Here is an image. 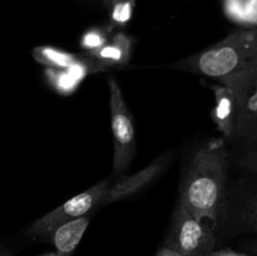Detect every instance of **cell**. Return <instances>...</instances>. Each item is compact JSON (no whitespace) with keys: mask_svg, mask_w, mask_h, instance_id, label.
<instances>
[{"mask_svg":"<svg viewBox=\"0 0 257 256\" xmlns=\"http://www.w3.org/2000/svg\"><path fill=\"white\" fill-rule=\"evenodd\" d=\"M228 163L230 152L225 141H212L196 152L181 185L178 202L213 231L227 187Z\"/></svg>","mask_w":257,"mask_h":256,"instance_id":"cell-1","label":"cell"},{"mask_svg":"<svg viewBox=\"0 0 257 256\" xmlns=\"http://www.w3.org/2000/svg\"><path fill=\"white\" fill-rule=\"evenodd\" d=\"M257 64V29L238 28L216 44L171 64L231 87Z\"/></svg>","mask_w":257,"mask_h":256,"instance_id":"cell-2","label":"cell"},{"mask_svg":"<svg viewBox=\"0 0 257 256\" xmlns=\"http://www.w3.org/2000/svg\"><path fill=\"white\" fill-rule=\"evenodd\" d=\"M216 230L222 235H257V180L240 178L226 187Z\"/></svg>","mask_w":257,"mask_h":256,"instance_id":"cell-3","label":"cell"},{"mask_svg":"<svg viewBox=\"0 0 257 256\" xmlns=\"http://www.w3.org/2000/svg\"><path fill=\"white\" fill-rule=\"evenodd\" d=\"M217 236L206 223L198 221L180 202L175 208L165 246L183 256H210L216 250Z\"/></svg>","mask_w":257,"mask_h":256,"instance_id":"cell-4","label":"cell"},{"mask_svg":"<svg viewBox=\"0 0 257 256\" xmlns=\"http://www.w3.org/2000/svg\"><path fill=\"white\" fill-rule=\"evenodd\" d=\"M110 124H112L114 155H113V175L119 176L128 168L136 152V135L133 115L123 98L122 90L115 79L109 82Z\"/></svg>","mask_w":257,"mask_h":256,"instance_id":"cell-5","label":"cell"},{"mask_svg":"<svg viewBox=\"0 0 257 256\" xmlns=\"http://www.w3.org/2000/svg\"><path fill=\"white\" fill-rule=\"evenodd\" d=\"M112 183L110 178H105L102 182L97 183L89 190L79 193L63 203L59 207L54 208L43 217L38 218L35 222L28 227L27 235L34 240H42L43 236L62 223L75 220L82 216H87L94 208H99V203L103 196L107 192L108 187Z\"/></svg>","mask_w":257,"mask_h":256,"instance_id":"cell-6","label":"cell"},{"mask_svg":"<svg viewBox=\"0 0 257 256\" xmlns=\"http://www.w3.org/2000/svg\"><path fill=\"white\" fill-rule=\"evenodd\" d=\"M236 98L233 142H243L257 135V64L235 84L228 87Z\"/></svg>","mask_w":257,"mask_h":256,"instance_id":"cell-7","label":"cell"},{"mask_svg":"<svg viewBox=\"0 0 257 256\" xmlns=\"http://www.w3.org/2000/svg\"><path fill=\"white\" fill-rule=\"evenodd\" d=\"M168 162H170V153H166L153 161L151 165H148L140 172L128 176V177H122L115 181L114 183H110L107 192L104 193L102 201H100L99 207L137 193L138 191L150 185L158 175H161L162 171L167 167Z\"/></svg>","mask_w":257,"mask_h":256,"instance_id":"cell-8","label":"cell"},{"mask_svg":"<svg viewBox=\"0 0 257 256\" xmlns=\"http://www.w3.org/2000/svg\"><path fill=\"white\" fill-rule=\"evenodd\" d=\"M84 54L99 70L115 65H124L130 62L132 54V38L119 32L99 49L85 52Z\"/></svg>","mask_w":257,"mask_h":256,"instance_id":"cell-9","label":"cell"},{"mask_svg":"<svg viewBox=\"0 0 257 256\" xmlns=\"http://www.w3.org/2000/svg\"><path fill=\"white\" fill-rule=\"evenodd\" d=\"M89 222V216H82L75 220L68 221L49 231L47 235L43 236L42 240L50 241L59 255L70 256L79 245Z\"/></svg>","mask_w":257,"mask_h":256,"instance_id":"cell-10","label":"cell"},{"mask_svg":"<svg viewBox=\"0 0 257 256\" xmlns=\"http://www.w3.org/2000/svg\"><path fill=\"white\" fill-rule=\"evenodd\" d=\"M215 95V107L212 110V119L216 127L223 135L225 140L231 141L235 128L236 98L232 89L223 84L212 85Z\"/></svg>","mask_w":257,"mask_h":256,"instance_id":"cell-11","label":"cell"},{"mask_svg":"<svg viewBox=\"0 0 257 256\" xmlns=\"http://www.w3.org/2000/svg\"><path fill=\"white\" fill-rule=\"evenodd\" d=\"M33 57L38 63L47 67L48 69H69L80 59V55L73 54V53L65 52V50L50 47V45L35 47L33 50Z\"/></svg>","mask_w":257,"mask_h":256,"instance_id":"cell-12","label":"cell"},{"mask_svg":"<svg viewBox=\"0 0 257 256\" xmlns=\"http://www.w3.org/2000/svg\"><path fill=\"white\" fill-rule=\"evenodd\" d=\"M225 15L240 28H253L257 19V0H222Z\"/></svg>","mask_w":257,"mask_h":256,"instance_id":"cell-13","label":"cell"},{"mask_svg":"<svg viewBox=\"0 0 257 256\" xmlns=\"http://www.w3.org/2000/svg\"><path fill=\"white\" fill-rule=\"evenodd\" d=\"M109 8V32L114 28H123L131 22L135 12L136 0H104Z\"/></svg>","mask_w":257,"mask_h":256,"instance_id":"cell-14","label":"cell"},{"mask_svg":"<svg viewBox=\"0 0 257 256\" xmlns=\"http://www.w3.org/2000/svg\"><path fill=\"white\" fill-rule=\"evenodd\" d=\"M235 162L241 170L257 175V135L240 142Z\"/></svg>","mask_w":257,"mask_h":256,"instance_id":"cell-15","label":"cell"},{"mask_svg":"<svg viewBox=\"0 0 257 256\" xmlns=\"http://www.w3.org/2000/svg\"><path fill=\"white\" fill-rule=\"evenodd\" d=\"M48 78L53 87L63 93H69L74 90L83 79L70 69H48Z\"/></svg>","mask_w":257,"mask_h":256,"instance_id":"cell-16","label":"cell"},{"mask_svg":"<svg viewBox=\"0 0 257 256\" xmlns=\"http://www.w3.org/2000/svg\"><path fill=\"white\" fill-rule=\"evenodd\" d=\"M108 34H109V29H104L102 27L90 28L83 34L82 39H80V47L85 52H93V50L99 49L109 40Z\"/></svg>","mask_w":257,"mask_h":256,"instance_id":"cell-17","label":"cell"},{"mask_svg":"<svg viewBox=\"0 0 257 256\" xmlns=\"http://www.w3.org/2000/svg\"><path fill=\"white\" fill-rule=\"evenodd\" d=\"M241 247L245 248L246 253L248 255H257V237L245 240L241 243Z\"/></svg>","mask_w":257,"mask_h":256,"instance_id":"cell-18","label":"cell"},{"mask_svg":"<svg viewBox=\"0 0 257 256\" xmlns=\"http://www.w3.org/2000/svg\"><path fill=\"white\" fill-rule=\"evenodd\" d=\"M210 256H250V255L246 252H238V251L232 250V248H221V250L212 251Z\"/></svg>","mask_w":257,"mask_h":256,"instance_id":"cell-19","label":"cell"},{"mask_svg":"<svg viewBox=\"0 0 257 256\" xmlns=\"http://www.w3.org/2000/svg\"><path fill=\"white\" fill-rule=\"evenodd\" d=\"M156 256H183V255L178 252V251L173 250V248L167 247V246H163V247L158 251Z\"/></svg>","mask_w":257,"mask_h":256,"instance_id":"cell-20","label":"cell"},{"mask_svg":"<svg viewBox=\"0 0 257 256\" xmlns=\"http://www.w3.org/2000/svg\"><path fill=\"white\" fill-rule=\"evenodd\" d=\"M47 256H62V255H59V253H50V255H47Z\"/></svg>","mask_w":257,"mask_h":256,"instance_id":"cell-21","label":"cell"},{"mask_svg":"<svg viewBox=\"0 0 257 256\" xmlns=\"http://www.w3.org/2000/svg\"><path fill=\"white\" fill-rule=\"evenodd\" d=\"M253 28H256V29H257V19H256V23H255V27H253Z\"/></svg>","mask_w":257,"mask_h":256,"instance_id":"cell-22","label":"cell"},{"mask_svg":"<svg viewBox=\"0 0 257 256\" xmlns=\"http://www.w3.org/2000/svg\"><path fill=\"white\" fill-rule=\"evenodd\" d=\"M0 256H5V255H0Z\"/></svg>","mask_w":257,"mask_h":256,"instance_id":"cell-23","label":"cell"}]
</instances>
